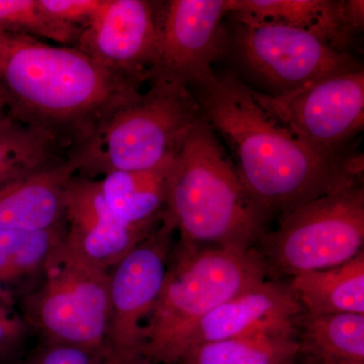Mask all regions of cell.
<instances>
[{"instance_id":"obj_1","label":"cell","mask_w":364,"mask_h":364,"mask_svg":"<svg viewBox=\"0 0 364 364\" xmlns=\"http://www.w3.org/2000/svg\"><path fill=\"white\" fill-rule=\"evenodd\" d=\"M193 88L203 119L224 139L242 183L269 217L359 184L363 158L332 156L308 145L236 74L213 72Z\"/></svg>"},{"instance_id":"obj_2","label":"cell","mask_w":364,"mask_h":364,"mask_svg":"<svg viewBox=\"0 0 364 364\" xmlns=\"http://www.w3.org/2000/svg\"><path fill=\"white\" fill-rule=\"evenodd\" d=\"M0 85L7 114L51 136L67 155L142 93L140 83L107 70L75 47L2 32Z\"/></svg>"},{"instance_id":"obj_3","label":"cell","mask_w":364,"mask_h":364,"mask_svg":"<svg viewBox=\"0 0 364 364\" xmlns=\"http://www.w3.org/2000/svg\"><path fill=\"white\" fill-rule=\"evenodd\" d=\"M166 212L181 245L193 248H255L269 219L203 117L174 159Z\"/></svg>"},{"instance_id":"obj_4","label":"cell","mask_w":364,"mask_h":364,"mask_svg":"<svg viewBox=\"0 0 364 364\" xmlns=\"http://www.w3.org/2000/svg\"><path fill=\"white\" fill-rule=\"evenodd\" d=\"M269 277L259 250L181 245L170 258L141 358L176 364L189 330L225 301Z\"/></svg>"},{"instance_id":"obj_5","label":"cell","mask_w":364,"mask_h":364,"mask_svg":"<svg viewBox=\"0 0 364 364\" xmlns=\"http://www.w3.org/2000/svg\"><path fill=\"white\" fill-rule=\"evenodd\" d=\"M202 117L189 88L153 82L147 92L107 117L68 158L75 162L78 176L88 178L155 168L176 156Z\"/></svg>"},{"instance_id":"obj_6","label":"cell","mask_w":364,"mask_h":364,"mask_svg":"<svg viewBox=\"0 0 364 364\" xmlns=\"http://www.w3.org/2000/svg\"><path fill=\"white\" fill-rule=\"evenodd\" d=\"M259 244L269 275L275 277H293L348 262L363 252V186L356 184L294 208Z\"/></svg>"},{"instance_id":"obj_7","label":"cell","mask_w":364,"mask_h":364,"mask_svg":"<svg viewBox=\"0 0 364 364\" xmlns=\"http://www.w3.org/2000/svg\"><path fill=\"white\" fill-rule=\"evenodd\" d=\"M30 317L52 343L105 352L109 322V272L88 262L63 240L50 256Z\"/></svg>"},{"instance_id":"obj_8","label":"cell","mask_w":364,"mask_h":364,"mask_svg":"<svg viewBox=\"0 0 364 364\" xmlns=\"http://www.w3.org/2000/svg\"><path fill=\"white\" fill-rule=\"evenodd\" d=\"M176 232L165 212L159 226L109 272L105 364H130L142 355L148 324L168 269Z\"/></svg>"},{"instance_id":"obj_9","label":"cell","mask_w":364,"mask_h":364,"mask_svg":"<svg viewBox=\"0 0 364 364\" xmlns=\"http://www.w3.org/2000/svg\"><path fill=\"white\" fill-rule=\"evenodd\" d=\"M256 100L313 148L343 156L364 127V70L358 69L272 95L253 90Z\"/></svg>"},{"instance_id":"obj_10","label":"cell","mask_w":364,"mask_h":364,"mask_svg":"<svg viewBox=\"0 0 364 364\" xmlns=\"http://www.w3.org/2000/svg\"><path fill=\"white\" fill-rule=\"evenodd\" d=\"M237 53L251 74L282 95L363 68L312 33L274 23H237Z\"/></svg>"},{"instance_id":"obj_11","label":"cell","mask_w":364,"mask_h":364,"mask_svg":"<svg viewBox=\"0 0 364 364\" xmlns=\"http://www.w3.org/2000/svg\"><path fill=\"white\" fill-rule=\"evenodd\" d=\"M231 0H168L163 4L156 60L147 81L191 90L214 72L225 48L223 21Z\"/></svg>"},{"instance_id":"obj_12","label":"cell","mask_w":364,"mask_h":364,"mask_svg":"<svg viewBox=\"0 0 364 364\" xmlns=\"http://www.w3.org/2000/svg\"><path fill=\"white\" fill-rule=\"evenodd\" d=\"M163 4L151 0H104L75 48L107 70L143 85L159 49Z\"/></svg>"},{"instance_id":"obj_13","label":"cell","mask_w":364,"mask_h":364,"mask_svg":"<svg viewBox=\"0 0 364 364\" xmlns=\"http://www.w3.org/2000/svg\"><path fill=\"white\" fill-rule=\"evenodd\" d=\"M64 210L63 243L83 259L107 272L147 238L164 218L141 225L122 221L105 202L100 179L78 174L67 182Z\"/></svg>"},{"instance_id":"obj_14","label":"cell","mask_w":364,"mask_h":364,"mask_svg":"<svg viewBox=\"0 0 364 364\" xmlns=\"http://www.w3.org/2000/svg\"><path fill=\"white\" fill-rule=\"evenodd\" d=\"M304 313L289 282L265 279L200 318L184 337L179 358L193 344L296 332V322Z\"/></svg>"},{"instance_id":"obj_15","label":"cell","mask_w":364,"mask_h":364,"mask_svg":"<svg viewBox=\"0 0 364 364\" xmlns=\"http://www.w3.org/2000/svg\"><path fill=\"white\" fill-rule=\"evenodd\" d=\"M75 162L61 161L0 186V231H41L63 224L67 182Z\"/></svg>"},{"instance_id":"obj_16","label":"cell","mask_w":364,"mask_h":364,"mask_svg":"<svg viewBox=\"0 0 364 364\" xmlns=\"http://www.w3.org/2000/svg\"><path fill=\"white\" fill-rule=\"evenodd\" d=\"M228 16L237 23H274L312 33L340 52L348 53L355 36L335 0H231Z\"/></svg>"},{"instance_id":"obj_17","label":"cell","mask_w":364,"mask_h":364,"mask_svg":"<svg viewBox=\"0 0 364 364\" xmlns=\"http://www.w3.org/2000/svg\"><path fill=\"white\" fill-rule=\"evenodd\" d=\"M176 156L155 168L112 171L102 176L100 189L112 212L132 225L161 219Z\"/></svg>"},{"instance_id":"obj_18","label":"cell","mask_w":364,"mask_h":364,"mask_svg":"<svg viewBox=\"0 0 364 364\" xmlns=\"http://www.w3.org/2000/svg\"><path fill=\"white\" fill-rule=\"evenodd\" d=\"M289 286L309 315H364V254L339 267L301 273Z\"/></svg>"},{"instance_id":"obj_19","label":"cell","mask_w":364,"mask_h":364,"mask_svg":"<svg viewBox=\"0 0 364 364\" xmlns=\"http://www.w3.org/2000/svg\"><path fill=\"white\" fill-rule=\"evenodd\" d=\"M299 355L298 331L286 332L193 344L177 364H287Z\"/></svg>"},{"instance_id":"obj_20","label":"cell","mask_w":364,"mask_h":364,"mask_svg":"<svg viewBox=\"0 0 364 364\" xmlns=\"http://www.w3.org/2000/svg\"><path fill=\"white\" fill-rule=\"evenodd\" d=\"M299 354L313 363L328 359L364 361V315L301 314L296 322Z\"/></svg>"},{"instance_id":"obj_21","label":"cell","mask_w":364,"mask_h":364,"mask_svg":"<svg viewBox=\"0 0 364 364\" xmlns=\"http://www.w3.org/2000/svg\"><path fill=\"white\" fill-rule=\"evenodd\" d=\"M67 157L60 144L44 132L9 114L0 121V186Z\"/></svg>"},{"instance_id":"obj_22","label":"cell","mask_w":364,"mask_h":364,"mask_svg":"<svg viewBox=\"0 0 364 364\" xmlns=\"http://www.w3.org/2000/svg\"><path fill=\"white\" fill-rule=\"evenodd\" d=\"M65 235V222L41 231H0V284L43 272Z\"/></svg>"},{"instance_id":"obj_23","label":"cell","mask_w":364,"mask_h":364,"mask_svg":"<svg viewBox=\"0 0 364 364\" xmlns=\"http://www.w3.org/2000/svg\"><path fill=\"white\" fill-rule=\"evenodd\" d=\"M0 32L30 36L75 47L80 31L55 20L38 0H0Z\"/></svg>"},{"instance_id":"obj_24","label":"cell","mask_w":364,"mask_h":364,"mask_svg":"<svg viewBox=\"0 0 364 364\" xmlns=\"http://www.w3.org/2000/svg\"><path fill=\"white\" fill-rule=\"evenodd\" d=\"M46 14L80 31L90 25L104 0H38Z\"/></svg>"},{"instance_id":"obj_25","label":"cell","mask_w":364,"mask_h":364,"mask_svg":"<svg viewBox=\"0 0 364 364\" xmlns=\"http://www.w3.org/2000/svg\"><path fill=\"white\" fill-rule=\"evenodd\" d=\"M105 358V352L47 342L25 364H102Z\"/></svg>"},{"instance_id":"obj_26","label":"cell","mask_w":364,"mask_h":364,"mask_svg":"<svg viewBox=\"0 0 364 364\" xmlns=\"http://www.w3.org/2000/svg\"><path fill=\"white\" fill-rule=\"evenodd\" d=\"M26 329V321L14 306L11 294L0 284V355H9L18 349Z\"/></svg>"},{"instance_id":"obj_27","label":"cell","mask_w":364,"mask_h":364,"mask_svg":"<svg viewBox=\"0 0 364 364\" xmlns=\"http://www.w3.org/2000/svg\"><path fill=\"white\" fill-rule=\"evenodd\" d=\"M345 14L347 23L353 35L363 32L364 28L363 0H347L345 1Z\"/></svg>"},{"instance_id":"obj_28","label":"cell","mask_w":364,"mask_h":364,"mask_svg":"<svg viewBox=\"0 0 364 364\" xmlns=\"http://www.w3.org/2000/svg\"><path fill=\"white\" fill-rule=\"evenodd\" d=\"M7 116V100L4 88L0 85V121Z\"/></svg>"},{"instance_id":"obj_29","label":"cell","mask_w":364,"mask_h":364,"mask_svg":"<svg viewBox=\"0 0 364 364\" xmlns=\"http://www.w3.org/2000/svg\"><path fill=\"white\" fill-rule=\"evenodd\" d=\"M314 364H364V361L345 360V359H328Z\"/></svg>"},{"instance_id":"obj_30","label":"cell","mask_w":364,"mask_h":364,"mask_svg":"<svg viewBox=\"0 0 364 364\" xmlns=\"http://www.w3.org/2000/svg\"><path fill=\"white\" fill-rule=\"evenodd\" d=\"M130 364H156L154 363H151V361L147 360V359L143 358H136V360H134L133 363Z\"/></svg>"},{"instance_id":"obj_31","label":"cell","mask_w":364,"mask_h":364,"mask_svg":"<svg viewBox=\"0 0 364 364\" xmlns=\"http://www.w3.org/2000/svg\"><path fill=\"white\" fill-rule=\"evenodd\" d=\"M287 364H299V363H296V360H294V361H293V363H287Z\"/></svg>"},{"instance_id":"obj_32","label":"cell","mask_w":364,"mask_h":364,"mask_svg":"<svg viewBox=\"0 0 364 364\" xmlns=\"http://www.w3.org/2000/svg\"><path fill=\"white\" fill-rule=\"evenodd\" d=\"M102 364H105V363H102Z\"/></svg>"}]
</instances>
